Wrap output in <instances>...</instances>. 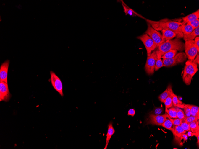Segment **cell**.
<instances>
[{"label": "cell", "instance_id": "1", "mask_svg": "<svg viewBox=\"0 0 199 149\" xmlns=\"http://www.w3.org/2000/svg\"><path fill=\"white\" fill-rule=\"evenodd\" d=\"M152 27L157 30L165 29L171 30L176 35V38L181 39L183 38L184 35L182 32L181 27L182 22L176 20H161L158 22L148 21Z\"/></svg>", "mask_w": 199, "mask_h": 149}, {"label": "cell", "instance_id": "2", "mask_svg": "<svg viewBox=\"0 0 199 149\" xmlns=\"http://www.w3.org/2000/svg\"><path fill=\"white\" fill-rule=\"evenodd\" d=\"M173 50L182 52L185 50V44L180 39L176 38L166 41L158 46L156 51L157 58H160L166 53Z\"/></svg>", "mask_w": 199, "mask_h": 149}, {"label": "cell", "instance_id": "3", "mask_svg": "<svg viewBox=\"0 0 199 149\" xmlns=\"http://www.w3.org/2000/svg\"><path fill=\"white\" fill-rule=\"evenodd\" d=\"M198 70L197 64L190 60L186 62L182 76L183 81L186 85H190L192 80Z\"/></svg>", "mask_w": 199, "mask_h": 149}, {"label": "cell", "instance_id": "4", "mask_svg": "<svg viewBox=\"0 0 199 149\" xmlns=\"http://www.w3.org/2000/svg\"><path fill=\"white\" fill-rule=\"evenodd\" d=\"M187 56L184 52H180L173 58L168 59H163L162 60L165 67H172L181 63L185 61L187 59Z\"/></svg>", "mask_w": 199, "mask_h": 149}, {"label": "cell", "instance_id": "5", "mask_svg": "<svg viewBox=\"0 0 199 149\" xmlns=\"http://www.w3.org/2000/svg\"><path fill=\"white\" fill-rule=\"evenodd\" d=\"M184 50L185 53L188 60L192 61L197 55L198 52L194 40L185 41Z\"/></svg>", "mask_w": 199, "mask_h": 149}, {"label": "cell", "instance_id": "6", "mask_svg": "<svg viewBox=\"0 0 199 149\" xmlns=\"http://www.w3.org/2000/svg\"><path fill=\"white\" fill-rule=\"evenodd\" d=\"M137 38L140 40L144 45L147 50V56H149L157 46L153 40L147 34H145L138 36Z\"/></svg>", "mask_w": 199, "mask_h": 149}, {"label": "cell", "instance_id": "7", "mask_svg": "<svg viewBox=\"0 0 199 149\" xmlns=\"http://www.w3.org/2000/svg\"><path fill=\"white\" fill-rule=\"evenodd\" d=\"M157 59L156 51L148 56L145 66V71L148 75H152L154 72V67Z\"/></svg>", "mask_w": 199, "mask_h": 149}, {"label": "cell", "instance_id": "8", "mask_svg": "<svg viewBox=\"0 0 199 149\" xmlns=\"http://www.w3.org/2000/svg\"><path fill=\"white\" fill-rule=\"evenodd\" d=\"M145 34L148 35L153 40L157 47L161 44L162 35L160 32L153 28L149 24H148V28Z\"/></svg>", "mask_w": 199, "mask_h": 149}, {"label": "cell", "instance_id": "9", "mask_svg": "<svg viewBox=\"0 0 199 149\" xmlns=\"http://www.w3.org/2000/svg\"><path fill=\"white\" fill-rule=\"evenodd\" d=\"M50 74L51 81L52 86L62 96H63V85L61 79L52 71H50Z\"/></svg>", "mask_w": 199, "mask_h": 149}, {"label": "cell", "instance_id": "10", "mask_svg": "<svg viewBox=\"0 0 199 149\" xmlns=\"http://www.w3.org/2000/svg\"><path fill=\"white\" fill-rule=\"evenodd\" d=\"M11 97L8 84L0 81V101H8Z\"/></svg>", "mask_w": 199, "mask_h": 149}, {"label": "cell", "instance_id": "11", "mask_svg": "<svg viewBox=\"0 0 199 149\" xmlns=\"http://www.w3.org/2000/svg\"><path fill=\"white\" fill-rule=\"evenodd\" d=\"M168 114L166 113L163 115H154L150 114L147 122V124H152L162 126L164 123L166 117Z\"/></svg>", "mask_w": 199, "mask_h": 149}, {"label": "cell", "instance_id": "12", "mask_svg": "<svg viewBox=\"0 0 199 149\" xmlns=\"http://www.w3.org/2000/svg\"><path fill=\"white\" fill-rule=\"evenodd\" d=\"M10 64V60H6L0 67V81L8 84V73Z\"/></svg>", "mask_w": 199, "mask_h": 149}, {"label": "cell", "instance_id": "13", "mask_svg": "<svg viewBox=\"0 0 199 149\" xmlns=\"http://www.w3.org/2000/svg\"><path fill=\"white\" fill-rule=\"evenodd\" d=\"M162 31V36L161 44L166 41L172 40L176 37V33L171 30L163 29Z\"/></svg>", "mask_w": 199, "mask_h": 149}, {"label": "cell", "instance_id": "14", "mask_svg": "<svg viewBox=\"0 0 199 149\" xmlns=\"http://www.w3.org/2000/svg\"><path fill=\"white\" fill-rule=\"evenodd\" d=\"M199 18V9L195 12L189 14L184 17L182 19V24H186L192 21L196 20Z\"/></svg>", "mask_w": 199, "mask_h": 149}, {"label": "cell", "instance_id": "15", "mask_svg": "<svg viewBox=\"0 0 199 149\" xmlns=\"http://www.w3.org/2000/svg\"><path fill=\"white\" fill-rule=\"evenodd\" d=\"M172 132L173 134L175 141L178 142H179L180 138L182 135L186 132V131H185L180 126L175 125Z\"/></svg>", "mask_w": 199, "mask_h": 149}, {"label": "cell", "instance_id": "16", "mask_svg": "<svg viewBox=\"0 0 199 149\" xmlns=\"http://www.w3.org/2000/svg\"><path fill=\"white\" fill-rule=\"evenodd\" d=\"M115 130L113 126V122H111L108 125V130L106 135V139L105 146L104 149H106L109 141L112 135L114 133Z\"/></svg>", "mask_w": 199, "mask_h": 149}, {"label": "cell", "instance_id": "17", "mask_svg": "<svg viewBox=\"0 0 199 149\" xmlns=\"http://www.w3.org/2000/svg\"><path fill=\"white\" fill-rule=\"evenodd\" d=\"M173 93L172 86L169 85L166 90L158 97L159 99L162 102L164 101Z\"/></svg>", "mask_w": 199, "mask_h": 149}, {"label": "cell", "instance_id": "18", "mask_svg": "<svg viewBox=\"0 0 199 149\" xmlns=\"http://www.w3.org/2000/svg\"><path fill=\"white\" fill-rule=\"evenodd\" d=\"M199 34V27L195 29L189 35H184L183 39L185 41L193 40Z\"/></svg>", "mask_w": 199, "mask_h": 149}, {"label": "cell", "instance_id": "19", "mask_svg": "<svg viewBox=\"0 0 199 149\" xmlns=\"http://www.w3.org/2000/svg\"><path fill=\"white\" fill-rule=\"evenodd\" d=\"M199 124L198 120L189 123L190 131L196 137L199 134Z\"/></svg>", "mask_w": 199, "mask_h": 149}, {"label": "cell", "instance_id": "20", "mask_svg": "<svg viewBox=\"0 0 199 149\" xmlns=\"http://www.w3.org/2000/svg\"><path fill=\"white\" fill-rule=\"evenodd\" d=\"M171 119V118L168 115L166 118L164 123L162 126L172 131L174 128L175 125L173 124Z\"/></svg>", "mask_w": 199, "mask_h": 149}, {"label": "cell", "instance_id": "21", "mask_svg": "<svg viewBox=\"0 0 199 149\" xmlns=\"http://www.w3.org/2000/svg\"><path fill=\"white\" fill-rule=\"evenodd\" d=\"M181 28L184 35L189 34L194 30L191 25L188 24H182L181 27Z\"/></svg>", "mask_w": 199, "mask_h": 149}, {"label": "cell", "instance_id": "22", "mask_svg": "<svg viewBox=\"0 0 199 149\" xmlns=\"http://www.w3.org/2000/svg\"><path fill=\"white\" fill-rule=\"evenodd\" d=\"M190 109L191 115L197 117L199 119V107H198L188 104Z\"/></svg>", "mask_w": 199, "mask_h": 149}, {"label": "cell", "instance_id": "23", "mask_svg": "<svg viewBox=\"0 0 199 149\" xmlns=\"http://www.w3.org/2000/svg\"><path fill=\"white\" fill-rule=\"evenodd\" d=\"M166 111L171 118H177V111L176 108L172 107L169 108H166Z\"/></svg>", "mask_w": 199, "mask_h": 149}, {"label": "cell", "instance_id": "24", "mask_svg": "<svg viewBox=\"0 0 199 149\" xmlns=\"http://www.w3.org/2000/svg\"><path fill=\"white\" fill-rule=\"evenodd\" d=\"M172 102L173 105L175 107L183 108L185 105L182 104L177 96L174 93L172 94Z\"/></svg>", "mask_w": 199, "mask_h": 149}, {"label": "cell", "instance_id": "25", "mask_svg": "<svg viewBox=\"0 0 199 149\" xmlns=\"http://www.w3.org/2000/svg\"><path fill=\"white\" fill-rule=\"evenodd\" d=\"M177 53L178 51L176 50H171L164 54L161 58L163 59H168L173 58L177 54Z\"/></svg>", "mask_w": 199, "mask_h": 149}, {"label": "cell", "instance_id": "26", "mask_svg": "<svg viewBox=\"0 0 199 149\" xmlns=\"http://www.w3.org/2000/svg\"><path fill=\"white\" fill-rule=\"evenodd\" d=\"M173 93L170 96L167 97L163 102L164 104L165 105L166 108H170L172 107L173 105L172 102Z\"/></svg>", "mask_w": 199, "mask_h": 149}, {"label": "cell", "instance_id": "27", "mask_svg": "<svg viewBox=\"0 0 199 149\" xmlns=\"http://www.w3.org/2000/svg\"><path fill=\"white\" fill-rule=\"evenodd\" d=\"M163 67H165V66L161 58H157L154 67V70L155 71H158Z\"/></svg>", "mask_w": 199, "mask_h": 149}, {"label": "cell", "instance_id": "28", "mask_svg": "<svg viewBox=\"0 0 199 149\" xmlns=\"http://www.w3.org/2000/svg\"><path fill=\"white\" fill-rule=\"evenodd\" d=\"M122 5L124 9V11L126 15L129 14L130 16H133L135 13L132 10L129 8L123 2L122 4Z\"/></svg>", "mask_w": 199, "mask_h": 149}, {"label": "cell", "instance_id": "29", "mask_svg": "<svg viewBox=\"0 0 199 149\" xmlns=\"http://www.w3.org/2000/svg\"><path fill=\"white\" fill-rule=\"evenodd\" d=\"M177 111V118L181 119H183L187 117L184 111L182 109L176 107Z\"/></svg>", "mask_w": 199, "mask_h": 149}, {"label": "cell", "instance_id": "30", "mask_svg": "<svg viewBox=\"0 0 199 149\" xmlns=\"http://www.w3.org/2000/svg\"><path fill=\"white\" fill-rule=\"evenodd\" d=\"M199 120L197 117L191 116L189 117H187L185 119H183V120L185 122L190 123L191 122L197 121Z\"/></svg>", "mask_w": 199, "mask_h": 149}, {"label": "cell", "instance_id": "31", "mask_svg": "<svg viewBox=\"0 0 199 149\" xmlns=\"http://www.w3.org/2000/svg\"><path fill=\"white\" fill-rule=\"evenodd\" d=\"M180 126L186 131H188L190 130L189 123L185 122L183 120V119Z\"/></svg>", "mask_w": 199, "mask_h": 149}, {"label": "cell", "instance_id": "32", "mask_svg": "<svg viewBox=\"0 0 199 149\" xmlns=\"http://www.w3.org/2000/svg\"><path fill=\"white\" fill-rule=\"evenodd\" d=\"M185 112V114L187 117L191 116L190 109L188 104H185L183 107Z\"/></svg>", "mask_w": 199, "mask_h": 149}, {"label": "cell", "instance_id": "33", "mask_svg": "<svg viewBox=\"0 0 199 149\" xmlns=\"http://www.w3.org/2000/svg\"><path fill=\"white\" fill-rule=\"evenodd\" d=\"M187 24L191 25L195 29L199 27V19H198Z\"/></svg>", "mask_w": 199, "mask_h": 149}, {"label": "cell", "instance_id": "34", "mask_svg": "<svg viewBox=\"0 0 199 149\" xmlns=\"http://www.w3.org/2000/svg\"><path fill=\"white\" fill-rule=\"evenodd\" d=\"M171 120L173 124L175 126H180L183 121V119H171Z\"/></svg>", "mask_w": 199, "mask_h": 149}, {"label": "cell", "instance_id": "35", "mask_svg": "<svg viewBox=\"0 0 199 149\" xmlns=\"http://www.w3.org/2000/svg\"><path fill=\"white\" fill-rule=\"evenodd\" d=\"M163 109L162 108L158 107L155 108L154 111V115H160L163 112Z\"/></svg>", "mask_w": 199, "mask_h": 149}, {"label": "cell", "instance_id": "36", "mask_svg": "<svg viewBox=\"0 0 199 149\" xmlns=\"http://www.w3.org/2000/svg\"><path fill=\"white\" fill-rule=\"evenodd\" d=\"M195 45L197 49L198 52L199 51V37H197L194 40Z\"/></svg>", "mask_w": 199, "mask_h": 149}, {"label": "cell", "instance_id": "37", "mask_svg": "<svg viewBox=\"0 0 199 149\" xmlns=\"http://www.w3.org/2000/svg\"><path fill=\"white\" fill-rule=\"evenodd\" d=\"M188 137L187 135L185 133L182 134L180 138L179 142L181 141L182 139L183 140L184 142L187 140L188 139Z\"/></svg>", "mask_w": 199, "mask_h": 149}, {"label": "cell", "instance_id": "38", "mask_svg": "<svg viewBox=\"0 0 199 149\" xmlns=\"http://www.w3.org/2000/svg\"><path fill=\"white\" fill-rule=\"evenodd\" d=\"M135 114V111L133 109H130L128 111V115L134 117Z\"/></svg>", "mask_w": 199, "mask_h": 149}, {"label": "cell", "instance_id": "39", "mask_svg": "<svg viewBox=\"0 0 199 149\" xmlns=\"http://www.w3.org/2000/svg\"><path fill=\"white\" fill-rule=\"evenodd\" d=\"M196 57L194 59V60H193L192 62L195 64H199V54H198V55L196 56Z\"/></svg>", "mask_w": 199, "mask_h": 149}, {"label": "cell", "instance_id": "40", "mask_svg": "<svg viewBox=\"0 0 199 149\" xmlns=\"http://www.w3.org/2000/svg\"><path fill=\"white\" fill-rule=\"evenodd\" d=\"M188 132L187 134L188 137H192L194 136L193 133L191 131H188Z\"/></svg>", "mask_w": 199, "mask_h": 149}, {"label": "cell", "instance_id": "41", "mask_svg": "<svg viewBox=\"0 0 199 149\" xmlns=\"http://www.w3.org/2000/svg\"><path fill=\"white\" fill-rule=\"evenodd\" d=\"M197 137V144H198V146H199V134L196 137Z\"/></svg>", "mask_w": 199, "mask_h": 149}]
</instances>
